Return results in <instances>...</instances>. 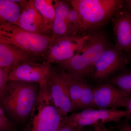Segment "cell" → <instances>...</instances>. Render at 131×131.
<instances>
[{
	"instance_id": "603a6c76",
	"label": "cell",
	"mask_w": 131,
	"mask_h": 131,
	"mask_svg": "<svg viewBox=\"0 0 131 131\" xmlns=\"http://www.w3.org/2000/svg\"><path fill=\"white\" fill-rule=\"evenodd\" d=\"M10 71L8 68H0V94L7 82V77Z\"/></svg>"
},
{
	"instance_id": "277c9868",
	"label": "cell",
	"mask_w": 131,
	"mask_h": 131,
	"mask_svg": "<svg viewBox=\"0 0 131 131\" xmlns=\"http://www.w3.org/2000/svg\"><path fill=\"white\" fill-rule=\"evenodd\" d=\"M25 131H58L65 124L66 118L59 114L46 85L40 88Z\"/></svg>"
},
{
	"instance_id": "5b68a950",
	"label": "cell",
	"mask_w": 131,
	"mask_h": 131,
	"mask_svg": "<svg viewBox=\"0 0 131 131\" xmlns=\"http://www.w3.org/2000/svg\"><path fill=\"white\" fill-rule=\"evenodd\" d=\"M0 41L31 55L42 56L46 54L52 38L29 32L17 26L0 25Z\"/></svg>"
},
{
	"instance_id": "30bf717a",
	"label": "cell",
	"mask_w": 131,
	"mask_h": 131,
	"mask_svg": "<svg viewBox=\"0 0 131 131\" xmlns=\"http://www.w3.org/2000/svg\"><path fill=\"white\" fill-rule=\"evenodd\" d=\"M51 68L50 64L45 61L42 63L32 61L23 62L10 70L7 81L34 83H38L42 88L47 84Z\"/></svg>"
},
{
	"instance_id": "ac0fdd59",
	"label": "cell",
	"mask_w": 131,
	"mask_h": 131,
	"mask_svg": "<svg viewBox=\"0 0 131 131\" xmlns=\"http://www.w3.org/2000/svg\"><path fill=\"white\" fill-rule=\"evenodd\" d=\"M35 7L41 15L47 26L51 29L52 22L56 15L55 4L52 1L34 0Z\"/></svg>"
},
{
	"instance_id": "cb8c5ba5",
	"label": "cell",
	"mask_w": 131,
	"mask_h": 131,
	"mask_svg": "<svg viewBox=\"0 0 131 131\" xmlns=\"http://www.w3.org/2000/svg\"><path fill=\"white\" fill-rule=\"evenodd\" d=\"M83 128L73 126L65 122L63 126L58 131H83Z\"/></svg>"
},
{
	"instance_id": "7402d4cb",
	"label": "cell",
	"mask_w": 131,
	"mask_h": 131,
	"mask_svg": "<svg viewBox=\"0 0 131 131\" xmlns=\"http://www.w3.org/2000/svg\"><path fill=\"white\" fill-rule=\"evenodd\" d=\"M118 122H115L116 127L118 131H131V126L129 121L131 118L125 117Z\"/></svg>"
},
{
	"instance_id": "6da1fadb",
	"label": "cell",
	"mask_w": 131,
	"mask_h": 131,
	"mask_svg": "<svg viewBox=\"0 0 131 131\" xmlns=\"http://www.w3.org/2000/svg\"><path fill=\"white\" fill-rule=\"evenodd\" d=\"M40 89L38 83L7 82L0 94V105L11 122L21 123L29 118Z\"/></svg>"
},
{
	"instance_id": "e0dca14e",
	"label": "cell",
	"mask_w": 131,
	"mask_h": 131,
	"mask_svg": "<svg viewBox=\"0 0 131 131\" xmlns=\"http://www.w3.org/2000/svg\"><path fill=\"white\" fill-rule=\"evenodd\" d=\"M20 12V6L12 0H0V25H11L18 27Z\"/></svg>"
},
{
	"instance_id": "d4e9b609",
	"label": "cell",
	"mask_w": 131,
	"mask_h": 131,
	"mask_svg": "<svg viewBox=\"0 0 131 131\" xmlns=\"http://www.w3.org/2000/svg\"><path fill=\"white\" fill-rule=\"evenodd\" d=\"M94 127V129L89 131H108L103 126V125H100ZM83 131H84L83 130Z\"/></svg>"
},
{
	"instance_id": "9c48e42d",
	"label": "cell",
	"mask_w": 131,
	"mask_h": 131,
	"mask_svg": "<svg viewBox=\"0 0 131 131\" xmlns=\"http://www.w3.org/2000/svg\"><path fill=\"white\" fill-rule=\"evenodd\" d=\"M59 70L68 87L72 104L71 112L95 108L93 89L85 79L75 77L61 69Z\"/></svg>"
},
{
	"instance_id": "7c38bea8",
	"label": "cell",
	"mask_w": 131,
	"mask_h": 131,
	"mask_svg": "<svg viewBox=\"0 0 131 131\" xmlns=\"http://www.w3.org/2000/svg\"><path fill=\"white\" fill-rule=\"evenodd\" d=\"M19 5L21 7V12L19 19V27L29 32L51 37L49 34L51 32L52 33L51 29L46 24L36 9L34 1H24Z\"/></svg>"
},
{
	"instance_id": "2e32d148",
	"label": "cell",
	"mask_w": 131,
	"mask_h": 131,
	"mask_svg": "<svg viewBox=\"0 0 131 131\" xmlns=\"http://www.w3.org/2000/svg\"><path fill=\"white\" fill-rule=\"evenodd\" d=\"M31 54L0 41V68L11 70L19 64L32 61Z\"/></svg>"
},
{
	"instance_id": "9a60e30c",
	"label": "cell",
	"mask_w": 131,
	"mask_h": 131,
	"mask_svg": "<svg viewBox=\"0 0 131 131\" xmlns=\"http://www.w3.org/2000/svg\"><path fill=\"white\" fill-rule=\"evenodd\" d=\"M56 15L52 25V39L75 35L67 19V13L70 6L65 1H56Z\"/></svg>"
},
{
	"instance_id": "44dd1931",
	"label": "cell",
	"mask_w": 131,
	"mask_h": 131,
	"mask_svg": "<svg viewBox=\"0 0 131 131\" xmlns=\"http://www.w3.org/2000/svg\"><path fill=\"white\" fill-rule=\"evenodd\" d=\"M13 129V122L7 117L0 105V131H12Z\"/></svg>"
},
{
	"instance_id": "7a4b0ae2",
	"label": "cell",
	"mask_w": 131,
	"mask_h": 131,
	"mask_svg": "<svg viewBox=\"0 0 131 131\" xmlns=\"http://www.w3.org/2000/svg\"><path fill=\"white\" fill-rule=\"evenodd\" d=\"M109 47L108 40L103 32H91L80 51L70 59L59 63L60 69L75 77L85 79L91 75L96 60Z\"/></svg>"
},
{
	"instance_id": "ba28073f",
	"label": "cell",
	"mask_w": 131,
	"mask_h": 131,
	"mask_svg": "<svg viewBox=\"0 0 131 131\" xmlns=\"http://www.w3.org/2000/svg\"><path fill=\"white\" fill-rule=\"evenodd\" d=\"M93 102L97 109H118L124 107L131 113V95L106 83L93 89Z\"/></svg>"
},
{
	"instance_id": "52a82bcc",
	"label": "cell",
	"mask_w": 131,
	"mask_h": 131,
	"mask_svg": "<svg viewBox=\"0 0 131 131\" xmlns=\"http://www.w3.org/2000/svg\"><path fill=\"white\" fill-rule=\"evenodd\" d=\"M129 61V58L123 51L115 47H109L96 60L91 75L96 81L108 80L123 69Z\"/></svg>"
},
{
	"instance_id": "4fadbf2b",
	"label": "cell",
	"mask_w": 131,
	"mask_h": 131,
	"mask_svg": "<svg viewBox=\"0 0 131 131\" xmlns=\"http://www.w3.org/2000/svg\"><path fill=\"white\" fill-rule=\"evenodd\" d=\"M113 31L115 47L129 52L131 49V15L127 10L119 9L114 15Z\"/></svg>"
},
{
	"instance_id": "8992f818",
	"label": "cell",
	"mask_w": 131,
	"mask_h": 131,
	"mask_svg": "<svg viewBox=\"0 0 131 131\" xmlns=\"http://www.w3.org/2000/svg\"><path fill=\"white\" fill-rule=\"evenodd\" d=\"M89 37V33L83 36H66L52 39L45 61L51 64L70 59L82 50Z\"/></svg>"
},
{
	"instance_id": "d6986e66",
	"label": "cell",
	"mask_w": 131,
	"mask_h": 131,
	"mask_svg": "<svg viewBox=\"0 0 131 131\" xmlns=\"http://www.w3.org/2000/svg\"><path fill=\"white\" fill-rule=\"evenodd\" d=\"M108 83L131 95V73L130 71L121 72L107 80Z\"/></svg>"
},
{
	"instance_id": "ffe728a7",
	"label": "cell",
	"mask_w": 131,
	"mask_h": 131,
	"mask_svg": "<svg viewBox=\"0 0 131 131\" xmlns=\"http://www.w3.org/2000/svg\"><path fill=\"white\" fill-rule=\"evenodd\" d=\"M67 19L69 23L76 33L81 31V23L80 16L77 11L72 7L70 8L68 13Z\"/></svg>"
},
{
	"instance_id": "8fae6325",
	"label": "cell",
	"mask_w": 131,
	"mask_h": 131,
	"mask_svg": "<svg viewBox=\"0 0 131 131\" xmlns=\"http://www.w3.org/2000/svg\"><path fill=\"white\" fill-rule=\"evenodd\" d=\"M46 86L59 114L66 118L71 112L72 104L68 87L59 70H57L52 67Z\"/></svg>"
},
{
	"instance_id": "5bb4252c",
	"label": "cell",
	"mask_w": 131,
	"mask_h": 131,
	"mask_svg": "<svg viewBox=\"0 0 131 131\" xmlns=\"http://www.w3.org/2000/svg\"><path fill=\"white\" fill-rule=\"evenodd\" d=\"M131 113L126 110L118 109H95L88 108L79 112L73 113L67 116L69 119L90 118L95 120L103 125L109 122H117L125 117L131 118Z\"/></svg>"
},
{
	"instance_id": "3957f363",
	"label": "cell",
	"mask_w": 131,
	"mask_h": 131,
	"mask_svg": "<svg viewBox=\"0 0 131 131\" xmlns=\"http://www.w3.org/2000/svg\"><path fill=\"white\" fill-rule=\"evenodd\" d=\"M71 7L77 12L81 23V31L91 30L103 25L122 7L118 0H73Z\"/></svg>"
}]
</instances>
